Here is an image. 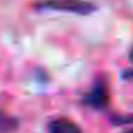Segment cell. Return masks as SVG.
<instances>
[{
    "label": "cell",
    "mask_w": 133,
    "mask_h": 133,
    "mask_svg": "<svg viewBox=\"0 0 133 133\" xmlns=\"http://www.w3.org/2000/svg\"><path fill=\"white\" fill-rule=\"evenodd\" d=\"M47 132L49 133H82L80 129L73 122L67 120V119H56V120L50 122Z\"/></svg>",
    "instance_id": "cell-3"
},
{
    "label": "cell",
    "mask_w": 133,
    "mask_h": 133,
    "mask_svg": "<svg viewBox=\"0 0 133 133\" xmlns=\"http://www.w3.org/2000/svg\"><path fill=\"white\" fill-rule=\"evenodd\" d=\"M84 100H86V103H89L90 106L97 107V109L104 107L107 103V92H106L104 84L96 83L95 86H93V89L90 90V93L84 97Z\"/></svg>",
    "instance_id": "cell-2"
},
{
    "label": "cell",
    "mask_w": 133,
    "mask_h": 133,
    "mask_svg": "<svg viewBox=\"0 0 133 133\" xmlns=\"http://www.w3.org/2000/svg\"><path fill=\"white\" fill-rule=\"evenodd\" d=\"M39 9L55 10V12H66L75 15H90L96 9L95 4L86 0H44L37 4Z\"/></svg>",
    "instance_id": "cell-1"
},
{
    "label": "cell",
    "mask_w": 133,
    "mask_h": 133,
    "mask_svg": "<svg viewBox=\"0 0 133 133\" xmlns=\"http://www.w3.org/2000/svg\"><path fill=\"white\" fill-rule=\"evenodd\" d=\"M129 59H130V60L133 62V49L130 50V53H129Z\"/></svg>",
    "instance_id": "cell-4"
},
{
    "label": "cell",
    "mask_w": 133,
    "mask_h": 133,
    "mask_svg": "<svg viewBox=\"0 0 133 133\" xmlns=\"http://www.w3.org/2000/svg\"><path fill=\"white\" fill-rule=\"evenodd\" d=\"M126 133H133V130H129V132H126Z\"/></svg>",
    "instance_id": "cell-5"
}]
</instances>
